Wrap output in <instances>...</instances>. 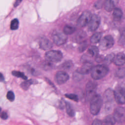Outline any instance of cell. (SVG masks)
Wrapping results in <instances>:
<instances>
[{
  "label": "cell",
  "mask_w": 125,
  "mask_h": 125,
  "mask_svg": "<svg viewBox=\"0 0 125 125\" xmlns=\"http://www.w3.org/2000/svg\"><path fill=\"white\" fill-rule=\"evenodd\" d=\"M86 37V33L83 30H80L76 35L75 37V40L77 42L81 43L83 42L84 41H85V39Z\"/></svg>",
  "instance_id": "obj_15"
},
{
  "label": "cell",
  "mask_w": 125,
  "mask_h": 125,
  "mask_svg": "<svg viewBox=\"0 0 125 125\" xmlns=\"http://www.w3.org/2000/svg\"><path fill=\"white\" fill-rule=\"evenodd\" d=\"M114 96L116 102L121 104H125V89L119 87L114 91Z\"/></svg>",
  "instance_id": "obj_8"
},
{
  "label": "cell",
  "mask_w": 125,
  "mask_h": 125,
  "mask_svg": "<svg viewBox=\"0 0 125 125\" xmlns=\"http://www.w3.org/2000/svg\"><path fill=\"white\" fill-rule=\"evenodd\" d=\"M65 96L67 98L72 100L73 101L77 102L78 101V97L77 95L74 94H65Z\"/></svg>",
  "instance_id": "obj_31"
},
{
  "label": "cell",
  "mask_w": 125,
  "mask_h": 125,
  "mask_svg": "<svg viewBox=\"0 0 125 125\" xmlns=\"http://www.w3.org/2000/svg\"><path fill=\"white\" fill-rule=\"evenodd\" d=\"M88 52L92 57H96L98 55L99 49L96 46H91L88 49Z\"/></svg>",
  "instance_id": "obj_23"
},
{
  "label": "cell",
  "mask_w": 125,
  "mask_h": 125,
  "mask_svg": "<svg viewBox=\"0 0 125 125\" xmlns=\"http://www.w3.org/2000/svg\"><path fill=\"white\" fill-rule=\"evenodd\" d=\"M0 81H4V78H3L2 74H0Z\"/></svg>",
  "instance_id": "obj_40"
},
{
  "label": "cell",
  "mask_w": 125,
  "mask_h": 125,
  "mask_svg": "<svg viewBox=\"0 0 125 125\" xmlns=\"http://www.w3.org/2000/svg\"><path fill=\"white\" fill-rule=\"evenodd\" d=\"M115 54L113 53H111L107 55L105 57H104V62L106 64H109L112 62H113L114 58H115Z\"/></svg>",
  "instance_id": "obj_25"
},
{
  "label": "cell",
  "mask_w": 125,
  "mask_h": 125,
  "mask_svg": "<svg viewBox=\"0 0 125 125\" xmlns=\"http://www.w3.org/2000/svg\"><path fill=\"white\" fill-rule=\"evenodd\" d=\"M92 16L89 11H84L79 17L77 21V25L80 27H84L87 24H88L92 18Z\"/></svg>",
  "instance_id": "obj_7"
},
{
  "label": "cell",
  "mask_w": 125,
  "mask_h": 125,
  "mask_svg": "<svg viewBox=\"0 0 125 125\" xmlns=\"http://www.w3.org/2000/svg\"><path fill=\"white\" fill-rule=\"evenodd\" d=\"M0 117L3 120H6L8 118V115L6 112L3 111L1 113Z\"/></svg>",
  "instance_id": "obj_37"
},
{
  "label": "cell",
  "mask_w": 125,
  "mask_h": 125,
  "mask_svg": "<svg viewBox=\"0 0 125 125\" xmlns=\"http://www.w3.org/2000/svg\"><path fill=\"white\" fill-rule=\"evenodd\" d=\"M83 74H81L80 73H79V72L77 71L76 72V73H75V74H74V78L75 79V80H79L80 79H81L82 78V75Z\"/></svg>",
  "instance_id": "obj_35"
},
{
  "label": "cell",
  "mask_w": 125,
  "mask_h": 125,
  "mask_svg": "<svg viewBox=\"0 0 125 125\" xmlns=\"http://www.w3.org/2000/svg\"><path fill=\"white\" fill-rule=\"evenodd\" d=\"M72 65H73V63L72 62L68 61L65 62L62 64V67L64 69H69L71 68Z\"/></svg>",
  "instance_id": "obj_29"
},
{
  "label": "cell",
  "mask_w": 125,
  "mask_h": 125,
  "mask_svg": "<svg viewBox=\"0 0 125 125\" xmlns=\"http://www.w3.org/2000/svg\"><path fill=\"white\" fill-rule=\"evenodd\" d=\"M104 58L102 55H98L97 56H96L95 60L98 62H104Z\"/></svg>",
  "instance_id": "obj_34"
},
{
  "label": "cell",
  "mask_w": 125,
  "mask_h": 125,
  "mask_svg": "<svg viewBox=\"0 0 125 125\" xmlns=\"http://www.w3.org/2000/svg\"><path fill=\"white\" fill-rule=\"evenodd\" d=\"M114 43V40L111 35L104 36L100 41V47L102 50H106L112 47Z\"/></svg>",
  "instance_id": "obj_6"
},
{
  "label": "cell",
  "mask_w": 125,
  "mask_h": 125,
  "mask_svg": "<svg viewBox=\"0 0 125 125\" xmlns=\"http://www.w3.org/2000/svg\"><path fill=\"white\" fill-rule=\"evenodd\" d=\"M97 84L94 82L89 81L86 85V97L87 100L90 101L96 94Z\"/></svg>",
  "instance_id": "obj_4"
},
{
  "label": "cell",
  "mask_w": 125,
  "mask_h": 125,
  "mask_svg": "<svg viewBox=\"0 0 125 125\" xmlns=\"http://www.w3.org/2000/svg\"><path fill=\"white\" fill-rule=\"evenodd\" d=\"M113 117L116 122L123 123L125 121V109L122 107H118L114 110Z\"/></svg>",
  "instance_id": "obj_9"
},
{
  "label": "cell",
  "mask_w": 125,
  "mask_h": 125,
  "mask_svg": "<svg viewBox=\"0 0 125 125\" xmlns=\"http://www.w3.org/2000/svg\"><path fill=\"white\" fill-rule=\"evenodd\" d=\"M108 71V68L105 65H97L93 67L91 71V75L93 79L99 80L105 77Z\"/></svg>",
  "instance_id": "obj_1"
},
{
  "label": "cell",
  "mask_w": 125,
  "mask_h": 125,
  "mask_svg": "<svg viewBox=\"0 0 125 125\" xmlns=\"http://www.w3.org/2000/svg\"><path fill=\"white\" fill-rule=\"evenodd\" d=\"M123 13L121 9L119 8H115L114 9L113 12V18L115 21H119L121 19Z\"/></svg>",
  "instance_id": "obj_17"
},
{
  "label": "cell",
  "mask_w": 125,
  "mask_h": 125,
  "mask_svg": "<svg viewBox=\"0 0 125 125\" xmlns=\"http://www.w3.org/2000/svg\"><path fill=\"white\" fill-rule=\"evenodd\" d=\"M115 3L113 0H105L104 2V7L106 11H111L114 9Z\"/></svg>",
  "instance_id": "obj_16"
},
{
  "label": "cell",
  "mask_w": 125,
  "mask_h": 125,
  "mask_svg": "<svg viewBox=\"0 0 125 125\" xmlns=\"http://www.w3.org/2000/svg\"><path fill=\"white\" fill-rule=\"evenodd\" d=\"M103 104V99L101 96L96 94L90 100V111L92 114L97 115L102 107Z\"/></svg>",
  "instance_id": "obj_2"
},
{
  "label": "cell",
  "mask_w": 125,
  "mask_h": 125,
  "mask_svg": "<svg viewBox=\"0 0 125 125\" xmlns=\"http://www.w3.org/2000/svg\"><path fill=\"white\" fill-rule=\"evenodd\" d=\"M45 57L49 62H57L62 59V54L61 51L58 50H50L45 53Z\"/></svg>",
  "instance_id": "obj_3"
},
{
  "label": "cell",
  "mask_w": 125,
  "mask_h": 125,
  "mask_svg": "<svg viewBox=\"0 0 125 125\" xmlns=\"http://www.w3.org/2000/svg\"><path fill=\"white\" fill-rule=\"evenodd\" d=\"M91 125H103V123L100 120L95 119L93 121Z\"/></svg>",
  "instance_id": "obj_36"
},
{
  "label": "cell",
  "mask_w": 125,
  "mask_h": 125,
  "mask_svg": "<svg viewBox=\"0 0 125 125\" xmlns=\"http://www.w3.org/2000/svg\"><path fill=\"white\" fill-rule=\"evenodd\" d=\"M33 81L32 80H28V81H26L24 82H22L21 84V87L26 90L27 89H28V88H29V86L33 84Z\"/></svg>",
  "instance_id": "obj_26"
},
{
  "label": "cell",
  "mask_w": 125,
  "mask_h": 125,
  "mask_svg": "<svg viewBox=\"0 0 125 125\" xmlns=\"http://www.w3.org/2000/svg\"><path fill=\"white\" fill-rule=\"evenodd\" d=\"M76 30V28L74 26L69 25H65L63 28V33L65 35H70L73 34Z\"/></svg>",
  "instance_id": "obj_21"
},
{
  "label": "cell",
  "mask_w": 125,
  "mask_h": 125,
  "mask_svg": "<svg viewBox=\"0 0 125 125\" xmlns=\"http://www.w3.org/2000/svg\"><path fill=\"white\" fill-rule=\"evenodd\" d=\"M104 99L106 102H110L113 99V97L114 98V91L112 90L108 89L106 90L105 93L104 94Z\"/></svg>",
  "instance_id": "obj_20"
},
{
  "label": "cell",
  "mask_w": 125,
  "mask_h": 125,
  "mask_svg": "<svg viewBox=\"0 0 125 125\" xmlns=\"http://www.w3.org/2000/svg\"><path fill=\"white\" fill-rule=\"evenodd\" d=\"M55 79L58 84H62L68 80L69 75L66 72L60 71L56 73L55 76Z\"/></svg>",
  "instance_id": "obj_11"
},
{
  "label": "cell",
  "mask_w": 125,
  "mask_h": 125,
  "mask_svg": "<svg viewBox=\"0 0 125 125\" xmlns=\"http://www.w3.org/2000/svg\"><path fill=\"white\" fill-rule=\"evenodd\" d=\"M102 34L101 32H97L94 34L90 38V42L93 43H96L101 40Z\"/></svg>",
  "instance_id": "obj_18"
},
{
  "label": "cell",
  "mask_w": 125,
  "mask_h": 125,
  "mask_svg": "<svg viewBox=\"0 0 125 125\" xmlns=\"http://www.w3.org/2000/svg\"><path fill=\"white\" fill-rule=\"evenodd\" d=\"M115 75L119 78H123L125 76V68L120 67L117 69Z\"/></svg>",
  "instance_id": "obj_24"
},
{
  "label": "cell",
  "mask_w": 125,
  "mask_h": 125,
  "mask_svg": "<svg viewBox=\"0 0 125 125\" xmlns=\"http://www.w3.org/2000/svg\"><path fill=\"white\" fill-rule=\"evenodd\" d=\"M100 23V18L99 16L94 14L88 24V27L90 31H94L99 27Z\"/></svg>",
  "instance_id": "obj_10"
},
{
  "label": "cell",
  "mask_w": 125,
  "mask_h": 125,
  "mask_svg": "<svg viewBox=\"0 0 125 125\" xmlns=\"http://www.w3.org/2000/svg\"><path fill=\"white\" fill-rule=\"evenodd\" d=\"M115 120L113 116L108 115L104 120L103 125H114L115 123Z\"/></svg>",
  "instance_id": "obj_19"
},
{
  "label": "cell",
  "mask_w": 125,
  "mask_h": 125,
  "mask_svg": "<svg viewBox=\"0 0 125 125\" xmlns=\"http://www.w3.org/2000/svg\"><path fill=\"white\" fill-rule=\"evenodd\" d=\"M87 46V43L85 41L81 43V44L79 47V51L80 52H83V51L85 50V49L86 48Z\"/></svg>",
  "instance_id": "obj_32"
},
{
  "label": "cell",
  "mask_w": 125,
  "mask_h": 125,
  "mask_svg": "<svg viewBox=\"0 0 125 125\" xmlns=\"http://www.w3.org/2000/svg\"><path fill=\"white\" fill-rule=\"evenodd\" d=\"M12 74L13 75H14L15 77H19V78H21L24 80H27V77L25 75V74L20 71H13L12 72Z\"/></svg>",
  "instance_id": "obj_28"
},
{
  "label": "cell",
  "mask_w": 125,
  "mask_h": 125,
  "mask_svg": "<svg viewBox=\"0 0 125 125\" xmlns=\"http://www.w3.org/2000/svg\"><path fill=\"white\" fill-rule=\"evenodd\" d=\"M39 45L40 48L43 50H48L52 47V42L45 38H42L40 40Z\"/></svg>",
  "instance_id": "obj_13"
},
{
  "label": "cell",
  "mask_w": 125,
  "mask_h": 125,
  "mask_svg": "<svg viewBox=\"0 0 125 125\" xmlns=\"http://www.w3.org/2000/svg\"><path fill=\"white\" fill-rule=\"evenodd\" d=\"M66 106V111L69 116L73 117L75 115V112L70 104L68 102H65Z\"/></svg>",
  "instance_id": "obj_22"
},
{
  "label": "cell",
  "mask_w": 125,
  "mask_h": 125,
  "mask_svg": "<svg viewBox=\"0 0 125 125\" xmlns=\"http://www.w3.org/2000/svg\"><path fill=\"white\" fill-rule=\"evenodd\" d=\"M7 99L10 102H13L15 100V95L12 91H9L6 95Z\"/></svg>",
  "instance_id": "obj_30"
},
{
  "label": "cell",
  "mask_w": 125,
  "mask_h": 125,
  "mask_svg": "<svg viewBox=\"0 0 125 125\" xmlns=\"http://www.w3.org/2000/svg\"><path fill=\"white\" fill-rule=\"evenodd\" d=\"M19 25V22L18 19H14L11 21L10 23V29L11 30H14L18 28Z\"/></svg>",
  "instance_id": "obj_27"
},
{
  "label": "cell",
  "mask_w": 125,
  "mask_h": 125,
  "mask_svg": "<svg viewBox=\"0 0 125 125\" xmlns=\"http://www.w3.org/2000/svg\"><path fill=\"white\" fill-rule=\"evenodd\" d=\"M113 62L117 65H122L125 63V54L124 53H118L114 58Z\"/></svg>",
  "instance_id": "obj_14"
},
{
  "label": "cell",
  "mask_w": 125,
  "mask_h": 125,
  "mask_svg": "<svg viewBox=\"0 0 125 125\" xmlns=\"http://www.w3.org/2000/svg\"><path fill=\"white\" fill-rule=\"evenodd\" d=\"M103 4V1L102 0H98L95 2L94 6L97 9H100L102 8Z\"/></svg>",
  "instance_id": "obj_33"
},
{
  "label": "cell",
  "mask_w": 125,
  "mask_h": 125,
  "mask_svg": "<svg viewBox=\"0 0 125 125\" xmlns=\"http://www.w3.org/2000/svg\"><path fill=\"white\" fill-rule=\"evenodd\" d=\"M52 39L56 44L61 45L66 42L67 38L64 33L56 31L53 33Z\"/></svg>",
  "instance_id": "obj_5"
},
{
  "label": "cell",
  "mask_w": 125,
  "mask_h": 125,
  "mask_svg": "<svg viewBox=\"0 0 125 125\" xmlns=\"http://www.w3.org/2000/svg\"><path fill=\"white\" fill-rule=\"evenodd\" d=\"M93 67L92 62L89 61H86L77 71L83 75L86 74L91 71Z\"/></svg>",
  "instance_id": "obj_12"
},
{
  "label": "cell",
  "mask_w": 125,
  "mask_h": 125,
  "mask_svg": "<svg viewBox=\"0 0 125 125\" xmlns=\"http://www.w3.org/2000/svg\"><path fill=\"white\" fill-rule=\"evenodd\" d=\"M125 34H123L122 36H121L120 39V43H123L124 42H125Z\"/></svg>",
  "instance_id": "obj_38"
},
{
  "label": "cell",
  "mask_w": 125,
  "mask_h": 125,
  "mask_svg": "<svg viewBox=\"0 0 125 125\" xmlns=\"http://www.w3.org/2000/svg\"><path fill=\"white\" fill-rule=\"evenodd\" d=\"M22 0H16L15 4H14V6L15 7H17L21 1Z\"/></svg>",
  "instance_id": "obj_39"
}]
</instances>
